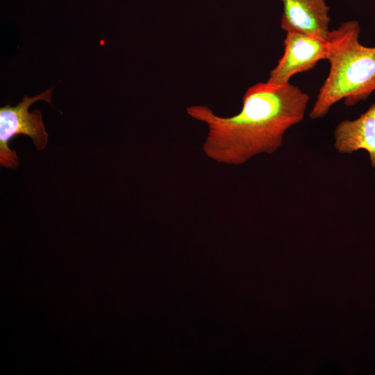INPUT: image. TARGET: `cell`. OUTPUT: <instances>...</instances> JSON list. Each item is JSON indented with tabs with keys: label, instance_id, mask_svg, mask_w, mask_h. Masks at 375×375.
<instances>
[{
	"label": "cell",
	"instance_id": "cell-1",
	"mask_svg": "<svg viewBox=\"0 0 375 375\" xmlns=\"http://www.w3.org/2000/svg\"><path fill=\"white\" fill-rule=\"evenodd\" d=\"M308 101L307 93L290 83H258L245 92L242 109L235 115L219 116L201 105L187 108V113L208 126L202 147L206 156L240 165L277 151L286 131L303 120Z\"/></svg>",
	"mask_w": 375,
	"mask_h": 375
},
{
	"label": "cell",
	"instance_id": "cell-2",
	"mask_svg": "<svg viewBox=\"0 0 375 375\" xmlns=\"http://www.w3.org/2000/svg\"><path fill=\"white\" fill-rule=\"evenodd\" d=\"M360 30L358 22L351 20L331 31L326 59L330 70L309 114L311 119L323 117L342 99L351 106L375 91V47L359 42Z\"/></svg>",
	"mask_w": 375,
	"mask_h": 375
},
{
	"label": "cell",
	"instance_id": "cell-3",
	"mask_svg": "<svg viewBox=\"0 0 375 375\" xmlns=\"http://www.w3.org/2000/svg\"><path fill=\"white\" fill-rule=\"evenodd\" d=\"M53 88L33 97L24 96L17 106L9 104L0 108V164L7 168H17L19 158L15 150L8 147L10 141L19 135L31 138L38 150H43L48 142V134L42 122L40 110L28 112L31 105L38 101L51 103Z\"/></svg>",
	"mask_w": 375,
	"mask_h": 375
},
{
	"label": "cell",
	"instance_id": "cell-4",
	"mask_svg": "<svg viewBox=\"0 0 375 375\" xmlns=\"http://www.w3.org/2000/svg\"><path fill=\"white\" fill-rule=\"evenodd\" d=\"M328 53V40L299 32H287L283 55L269 73L267 82L287 84L292 76L308 71L319 60L327 59Z\"/></svg>",
	"mask_w": 375,
	"mask_h": 375
},
{
	"label": "cell",
	"instance_id": "cell-5",
	"mask_svg": "<svg viewBox=\"0 0 375 375\" xmlns=\"http://www.w3.org/2000/svg\"><path fill=\"white\" fill-rule=\"evenodd\" d=\"M283 13L281 27L286 32L294 31L328 40L329 7L325 0H281Z\"/></svg>",
	"mask_w": 375,
	"mask_h": 375
},
{
	"label": "cell",
	"instance_id": "cell-6",
	"mask_svg": "<svg viewBox=\"0 0 375 375\" xmlns=\"http://www.w3.org/2000/svg\"><path fill=\"white\" fill-rule=\"evenodd\" d=\"M334 148L340 153L367 151L375 169V103L359 117L340 122L334 131Z\"/></svg>",
	"mask_w": 375,
	"mask_h": 375
}]
</instances>
